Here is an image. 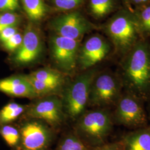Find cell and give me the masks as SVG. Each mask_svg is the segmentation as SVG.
I'll use <instances>...</instances> for the list:
<instances>
[{
    "label": "cell",
    "mask_w": 150,
    "mask_h": 150,
    "mask_svg": "<svg viewBox=\"0 0 150 150\" xmlns=\"http://www.w3.org/2000/svg\"><path fill=\"white\" fill-rule=\"evenodd\" d=\"M106 33L116 53L121 58L129 52L141 36L136 15L119 11L107 23Z\"/></svg>",
    "instance_id": "3957f363"
},
{
    "label": "cell",
    "mask_w": 150,
    "mask_h": 150,
    "mask_svg": "<svg viewBox=\"0 0 150 150\" xmlns=\"http://www.w3.org/2000/svg\"><path fill=\"white\" fill-rule=\"evenodd\" d=\"M42 49L40 37L31 24L26 28L20 47L16 51L14 61L20 64H28L39 57Z\"/></svg>",
    "instance_id": "4fadbf2b"
},
{
    "label": "cell",
    "mask_w": 150,
    "mask_h": 150,
    "mask_svg": "<svg viewBox=\"0 0 150 150\" xmlns=\"http://www.w3.org/2000/svg\"><path fill=\"white\" fill-rule=\"evenodd\" d=\"M0 92L16 97L38 98L26 76H14L0 80Z\"/></svg>",
    "instance_id": "5bb4252c"
},
{
    "label": "cell",
    "mask_w": 150,
    "mask_h": 150,
    "mask_svg": "<svg viewBox=\"0 0 150 150\" xmlns=\"http://www.w3.org/2000/svg\"><path fill=\"white\" fill-rule=\"evenodd\" d=\"M115 123L110 109L95 108L77 120L75 133L86 145L93 149L107 143Z\"/></svg>",
    "instance_id": "7a4b0ae2"
},
{
    "label": "cell",
    "mask_w": 150,
    "mask_h": 150,
    "mask_svg": "<svg viewBox=\"0 0 150 150\" xmlns=\"http://www.w3.org/2000/svg\"><path fill=\"white\" fill-rule=\"evenodd\" d=\"M111 46L103 38L93 36L89 38L79 49L78 62L83 71L93 68L110 54Z\"/></svg>",
    "instance_id": "8fae6325"
},
{
    "label": "cell",
    "mask_w": 150,
    "mask_h": 150,
    "mask_svg": "<svg viewBox=\"0 0 150 150\" xmlns=\"http://www.w3.org/2000/svg\"><path fill=\"white\" fill-rule=\"evenodd\" d=\"M144 103L137 97L123 91L112 111L115 125L132 129L147 126L149 117Z\"/></svg>",
    "instance_id": "8992f818"
},
{
    "label": "cell",
    "mask_w": 150,
    "mask_h": 150,
    "mask_svg": "<svg viewBox=\"0 0 150 150\" xmlns=\"http://www.w3.org/2000/svg\"><path fill=\"white\" fill-rule=\"evenodd\" d=\"M21 150H47L53 142V131L47 124L36 119H28L22 124Z\"/></svg>",
    "instance_id": "ba28073f"
},
{
    "label": "cell",
    "mask_w": 150,
    "mask_h": 150,
    "mask_svg": "<svg viewBox=\"0 0 150 150\" xmlns=\"http://www.w3.org/2000/svg\"><path fill=\"white\" fill-rule=\"evenodd\" d=\"M0 135L11 150H21L20 129L8 124L0 126Z\"/></svg>",
    "instance_id": "ac0fdd59"
},
{
    "label": "cell",
    "mask_w": 150,
    "mask_h": 150,
    "mask_svg": "<svg viewBox=\"0 0 150 150\" xmlns=\"http://www.w3.org/2000/svg\"><path fill=\"white\" fill-rule=\"evenodd\" d=\"M75 133L64 136L59 140L55 150H91Z\"/></svg>",
    "instance_id": "d6986e66"
},
{
    "label": "cell",
    "mask_w": 150,
    "mask_h": 150,
    "mask_svg": "<svg viewBox=\"0 0 150 150\" xmlns=\"http://www.w3.org/2000/svg\"><path fill=\"white\" fill-rule=\"evenodd\" d=\"M22 40L23 36L17 32L2 45L6 50L10 52H15L20 47Z\"/></svg>",
    "instance_id": "603a6c76"
},
{
    "label": "cell",
    "mask_w": 150,
    "mask_h": 150,
    "mask_svg": "<svg viewBox=\"0 0 150 150\" xmlns=\"http://www.w3.org/2000/svg\"><path fill=\"white\" fill-rule=\"evenodd\" d=\"M113 6V0H90V2L92 14L98 18H101L110 13Z\"/></svg>",
    "instance_id": "ffe728a7"
},
{
    "label": "cell",
    "mask_w": 150,
    "mask_h": 150,
    "mask_svg": "<svg viewBox=\"0 0 150 150\" xmlns=\"http://www.w3.org/2000/svg\"><path fill=\"white\" fill-rule=\"evenodd\" d=\"M18 7V0H0V11H15Z\"/></svg>",
    "instance_id": "d4e9b609"
},
{
    "label": "cell",
    "mask_w": 150,
    "mask_h": 150,
    "mask_svg": "<svg viewBox=\"0 0 150 150\" xmlns=\"http://www.w3.org/2000/svg\"><path fill=\"white\" fill-rule=\"evenodd\" d=\"M26 76L38 98L57 95L64 89L66 82L61 72L48 68L37 70Z\"/></svg>",
    "instance_id": "9c48e42d"
},
{
    "label": "cell",
    "mask_w": 150,
    "mask_h": 150,
    "mask_svg": "<svg viewBox=\"0 0 150 150\" xmlns=\"http://www.w3.org/2000/svg\"><path fill=\"white\" fill-rule=\"evenodd\" d=\"M27 105L10 102L0 110V126L7 125L15 121L25 112Z\"/></svg>",
    "instance_id": "2e32d148"
},
{
    "label": "cell",
    "mask_w": 150,
    "mask_h": 150,
    "mask_svg": "<svg viewBox=\"0 0 150 150\" xmlns=\"http://www.w3.org/2000/svg\"><path fill=\"white\" fill-rule=\"evenodd\" d=\"M136 16L141 35L150 36V6L143 8Z\"/></svg>",
    "instance_id": "44dd1931"
},
{
    "label": "cell",
    "mask_w": 150,
    "mask_h": 150,
    "mask_svg": "<svg viewBox=\"0 0 150 150\" xmlns=\"http://www.w3.org/2000/svg\"><path fill=\"white\" fill-rule=\"evenodd\" d=\"M91 150H124L122 145L120 142V141L111 142V143H106L104 145H101L100 146L96 147Z\"/></svg>",
    "instance_id": "4316f807"
},
{
    "label": "cell",
    "mask_w": 150,
    "mask_h": 150,
    "mask_svg": "<svg viewBox=\"0 0 150 150\" xmlns=\"http://www.w3.org/2000/svg\"><path fill=\"white\" fill-rule=\"evenodd\" d=\"M130 1L135 4H142V0H130Z\"/></svg>",
    "instance_id": "83f0119b"
},
{
    "label": "cell",
    "mask_w": 150,
    "mask_h": 150,
    "mask_svg": "<svg viewBox=\"0 0 150 150\" xmlns=\"http://www.w3.org/2000/svg\"><path fill=\"white\" fill-rule=\"evenodd\" d=\"M29 18L38 21L43 18L47 12V7L43 0H21Z\"/></svg>",
    "instance_id": "e0dca14e"
},
{
    "label": "cell",
    "mask_w": 150,
    "mask_h": 150,
    "mask_svg": "<svg viewBox=\"0 0 150 150\" xmlns=\"http://www.w3.org/2000/svg\"><path fill=\"white\" fill-rule=\"evenodd\" d=\"M80 41L59 36L51 39V50L56 64L66 72L75 70L78 62Z\"/></svg>",
    "instance_id": "30bf717a"
},
{
    "label": "cell",
    "mask_w": 150,
    "mask_h": 150,
    "mask_svg": "<svg viewBox=\"0 0 150 150\" xmlns=\"http://www.w3.org/2000/svg\"><path fill=\"white\" fill-rule=\"evenodd\" d=\"M53 26L58 36L80 41L92 25L79 12H73L61 16L54 22Z\"/></svg>",
    "instance_id": "7c38bea8"
},
{
    "label": "cell",
    "mask_w": 150,
    "mask_h": 150,
    "mask_svg": "<svg viewBox=\"0 0 150 150\" xmlns=\"http://www.w3.org/2000/svg\"><path fill=\"white\" fill-rule=\"evenodd\" d=\"M149 116H148V117H149V119H150V100L149 101Z\"/></svg>",
    "instance_id": "f1b7e54d"
},
{
    "label": "cell",
    "mask_w": 150,
    "mask_h": 150,
    "mask_svg": "<svg viewBox=\"0 0 150 150\" xmlns=\"http://www.w3.org/2000/svg\"><path fill=\"white\" fill-rule=\"evenodd\" d=\"M27 106L25 116L28 119L42 121L52 127L60 126L64 120L62 100L57 95L38 97Z\"/></svg>",
    "instance_id": "52a82bcc"
},
{
    "label": "cell",
    "mask_w": 150,
    "mask_h": 150,
    "mask_svg": "<svg viewBox=\"0 0 150 150\" xmlns=\"http://www.w3.org/2000/svg\"><path fill=\"white\" fill-rule=\"evenodd\" d=\"M123 90L144 102L150 100V44L139 40L121 58L117 72Z\"/></svg>",
    "instance_id": "6da1fadb"
},
{
    "label": "cell",
    "mask_w": 150,
    "mask_h": 150,
    "mask_svg": "<svg viewBox=\"0 0 150 150\" xmlns=\"http://www.w3.org/2000/svg\"><path fill=\"white\" fill-rule=\"evenodd\" d=\"M16 33H17V28L16 26L6 28L0 32V41L2 43L5 42Z\"/></svg>",
    "instance_id": "484cf974"
},
{
    "label": "cell",
    "mask_w": 150,
    "mask_h": 150,
    "mask_svg": "<svg viewBox=\"0 0 150 150\" xmlns=\"http://www.w3.org/2000/svg\"><path fill=\"white\" fill-rule=\"evenodd\" d=\"M97 72L93 68L84 71L66 88L62 100L64 111L71 118L77 120L86 111L91 84Z\"/></svg>",
    "instance_id": "277c9868"
},
{
    "label": "cell",
    "mask_w": 150,
    "mask_h": 150,
    "mask_svg": "<svg viewBox=\"0 0 150 150\" xmlns=\"http://www.w3.org/2000/svg\"><path fill=\"white\" fill-rule=\"evenodd\" d=\"M83 0H54V4L60 10H70L80 5Z\"/></svg>",
    "instance_id": "cb8c5ba5"
},
{
    "label": "cell",
    "mask_w": 150,
    "mask_h": 150,
    "mask_svg": "<svg viewBox=\"0 0 150 150\" xmlns=\"http://www.w3.org/2000/svg\"><path fill=\"white\" fill-rule=\"evenodd\" d=\"M120 142L124 150H150V125L126 132Z\"/></svg>",
    "instance_id": "9a60e30c"
},
{
    "label": "cell",
    "mask_w": 150,
    "mask_h": 150,
    "mask_svg": "<svg viewBox=\"0 0 150 150\" xmlns=\"http://www.w3.org/2000/svg\"><path fill=\"white\" fill-rule=\"evenodd\" d=\"M123 91L117 72H97L91 84L88 106L110 109L115 106Z\"/></svg>",
    "instance_id": "5b68a950"
},
{
    "label": "cell",
    "mask_w": 150,
    "mask_h": 150,
    "mask_svg": "<svg viewBox=\"0 0 150 150\" xmlns=\"http://www.w3.org/2000/svg\"><path fill=\"white\" fill-rule=\"evenodd\" d=\"M19 17L15 13L7 12L0 16V32L6 28L15 26Z\"/></svg>",
    "instance_id": "7402d4cb"
}]
</instances>
